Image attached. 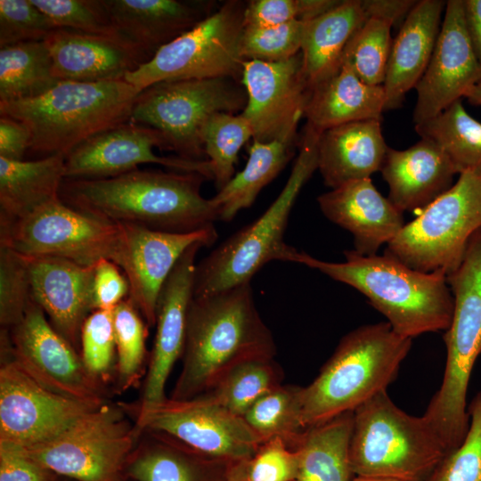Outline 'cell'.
Segmentation results:
<instances>
[{
  "label": "cell",
  "instance_id": "obj_1",
  "mask_svg": "<svg viewBox=\"0 0 481 481\" xmlns=\"http://www.w3.org/2000/svg\"><path fill=\"white\" fill-rule=\"evenodd\" d=\"M198 173L135 169L102 179L65 178L59 192L67 206L119 224L167 232L215 227L217 214Z\"/></svg>",
  "mask_w": 481,
  "mask_h": 481
},
{
  "label": "cell",
  "instance_id": "obj_2",
  "mask_svg": "<svg viewBox=\"0 0 481 481\" xmlns=\"http://www.w3.org/2000/svg\"><path fill=\"white\" fill-rule=\"evenodd\" d=\"M276 346L255 304L250 283L191 301L183 367L171 398L186 400L211 390L240 363L273 359Z\"/></svg>",
  "mask_w": 481,
  "mask_h": 481
},
{
  "label": "cell",
  "instance_id": "obj_3",
  "mask_svg": "<svg viewBox=\"0 0 481 481\" xmlns=\"http://www.w3.org/2000/svg\"><path fill=\"white\" fill-rule=\"evenodd\" d=\"M344 256L343 262H329L300 251L297 263L360 291L403 337L448 329L454 303L444 272L414 270L386 252L364 256L353 249Z\"/></svg>",
  "mask_w": 481,
  "mask_h": 481
},
{
  "label": "cell",
  "instance_id": "obj_4",
  "mask_svg": "<svg viewBox=\"0 0 481 481\" xmlns=\"http://www.w3.org/2000/svg\"><path fill=\"white\" fill-rule=\"evenodd\" d=\"M140 93L125 79L59 81L38 96L0 102V115L27 126L30 152L66 157L92 136L129 122Z\"/></svg>",
  "mask_w": 481,
  "mask_h": 481
},
{
  "label": "cell",
  "instance_id": "obj_5",
  "mask_svg": "<svg viewBox=\"0 0 481 481\" xmlns=\"http://www.w3.org/2000/svg\"><path fill=\"white\" fill-rule=\"evenodd\" d=\"M412 339L387 322L346 334L316 378L300 387L301 420L307 429L354 412L396 379Z\"/></svg>",
  "mask_w": 481,
  "mask_h": 481
},
{
  "label": "cell",
  "instance_id": "obj_6",
  "mask_svg": "<svg viewBox=\"0 0 481 481\" xmlns=\"http://www.w3.org/2000/svg\"><path fill=\"white\" fill-rule=\"evenodd\" d=\"M320 134L306 124L298 158L275 200L257 219L232 234L196 265L193 298L250 283L272 261L298 262L300 251L284 241V234L298 194L318 169Z\"/></svg>",
  "mask_w": 481,
  "mask_h": 481
},
{
  "label": "cell",
  "instance_id": "obj_7",
  "mask_svg": "<svg viewBox=\"0 0 481 481\" xmlns=\"http://www.w3.org/2000/svg\"><path fill=\"white\" fill-rule=\"evenodd\" d=\"M446 281L454 306L443 337L444 372L423 416L452 452L469 430L467 393L474 365L481 355V228L469 238L461 264L446 274Z\"/></svg>",
  "mask_w": 481,
  "mask_h": 481
},
{
  "label": "cell",
  "instance_id": "obj_8",
  "mask_svg": "<svg viewBox=\"0 0 481 481\" xmlns=\"http://www.w3.org/2000/svg\"><path fill=\"white\" fill-rule=\"evenodd\" d=\"M448 453L427 419L401 410L387 390L354 411L349 459L355 476L423 481Z\"/></svg>",
  "mask_w": 481,
  "mask_h": 481
},
{
  "label": "cell",
  "instance_id": "obj_9",
  "mask_svg": "<svg viewBox=\"0 0 481 481\" xmlns=\"http://www.w3.org/2000/svg\"><path fill=\"white\" fill-rule=\"evenodd\" d=\"M480 228L481 170L465 171L404 224L385 252L414 270L448 274L459 266L469 238Z\"/></svg>",
  "mask_w": 481,
  "mask_h": 481
},
{
  "label": "cell",
  "instance_id": "obj_10",
  "mask_svg": "<svg viewBox=\"0 0 481 481\" xmlns=\"http://www.w3.org/2000/svg\"><path fill=\"white\" fill-rule=\"evenodd\" d=\"M246 103L245 88L234 78L164 81L139 94L130 121L159 131L177 156L206 160L200 139L206 121L217 112L243 110Z\"/></svg>",
  "mask_w": 481,
  "mask_h": 481
},
{
  "label": "cell",
  "instance_id": "obj_11",
  "mask_svg": "<svg viewBox=\"0 0 481 481\" xmlns=\"http://www.w3.org/2000/svg\"><path fill=\"white\" fill-rule=\"evenodd\" d=\"M0 244L22 256L58 257L85 266L109 259L123 270L127 262L121 224L77 211L60 199L20 219H0Z\"/></svg>",
  "mask_w": 481,
  "mask_h": 481
},
{
  "label": "cell",
  "instance_id": "obj_12",
  "mask_svg": "<svg viewBox=\"0 0 481 481\" xmlns=\"http://www.w3.org/2000/svg\"><path fill=\"white\" fill-rule=\"evenodd\" d=\"M245 6L241 1L224 2L124 79L141 92L164 81L230 77L240 82Z\"/></svg>",
  "mask_w": 481,
  "mask_h": 481
},
{
  "label": "cell",
  "instance_id": "obj_13",
  "mask_svg": "<svg viewBox=\"0 0 481 481\" xmlns=\"http://www.w3.org/2000/svg\"><path fill=\"white\" fill-rule=\"evenodd\" d=\"M139 432L117 407L102 404L53 437L21 447L57 476L74 481H130L126 466Z\"/></svg>",
  "mask_w": 481,
  "mask_h": 481
},
{
  "label": "cell",
  "instance_id": "obj_14",
  "mask_svg": "<svg viewBox=\"0 0 481 481\" xmlns=\"http://www.w3.org/2000/svg\"><path fill=\"white\" fill-rule=\"evenodd\" d=\"M11 330L12 359L35 381L63 396L103 404L101 381L88 372L76 349L47 322L32 298L21 321Z\"/></svg>",
  "mask_w": 481,
  "mask_h": 481
},
{
  "label": "cell",
  "instance_id": "obj_15",
  "mask_svg": "<svg viewBox=\"0 0 481 481\" xmlns=\"http://www.w3.org/2000/svg\"><path fill=\"white\" fill-rule=\"evenodd\" d=\"M143 431L168 436L204 456L228 462L250 460L263 444L242 417L204 395L167 398L148 417Z\"/></svg>",
  "mask_w": 481,
  "mask_h": 481
},
{
  "label": "cell",
  "instance_id": "obj_16",
  "mask_svg": "<svg viewBox=\"0 0 481 481\" xmlns=\"http://www.w3.org/2000/svg\"><path fill=\"white\" fill-rule=\"evenodd\" d=\"M167 150L157 129L131 121L87 139L65 157V178L102 179L157 164L172 171L198 173L213 179L211 164L179 156H159L153 149Z\"/></svg>",
  "mask_w": 481,
  "mask_h": 481
},
{
  "label": "cell",
  "instance_id": "obj_17",
  "mask_svg": "<svg viewBox=\"0 0 481 481\" xmlns=\"http://www.w3.org/2000/svg\"><path fill=\"white\" fill-rule=\"evenodd\" d=\"M99 406L48 390L12 359L1 366L0 441L20 447L45 442Z\"/></svg>",
  "mask_w": 481,
  "mask_h": 481
},
{
  "label": "cell",
  "instance_id": "obj_18",
  "mask_svg": "<svg viewBox=\"0 0 481 481\" xmlns=\"http://www.w3.org/2000/svg\"><path fill=\"white\" fill-rule=\"evenodd\" d=\"M240 83L247 94L241 113L251 125L253 140L297 141L309 94L301 53L277 62L246 60Z\"/></svg>",
  "mask_w": 481,
  "mask_h": 481
},
{
  "label": "cell",
  "instance_id": "obj_19",
  "mask_svg": "<svg viewBox=\"0 0 481 481\" xmlns=\"http://www.w3.org/2000/svg\"><path fill=\"white\" fill-rule=\"evenodd\" d=\"M205 247L191 246L165 281L157 301L156 336L135 427L139 433L148 417L167 399L165 386L175 362L183 356L187 314L193 297L196 257Z\"/></svg>",
  "mask_w": 481,
  "mask_h": 481
},
{
  "label": "cell",
  "instance_id": "obj_20",
  "mask_svg": "<svg viewBox=\"0 0 481 481\" xmlns=\"http://www.w3.org/2000/svg\"><path fill=\"white\" fill-rule=\"evenodd\" d=\"M479 80L481 64L466 29L463 0H449L431 59L415 86L414 124L436 117L461 100Z\"/></svg>",
  "mask_w": 481,
  "mask_h": 481
},
{
  "label": "cell",
  "instance_id": "obj_21",
  "mask_svg": "<svg viewBox=\"0 0 481 481\" xmlns=\"http://www.w3.org/2000/svg\"><path fill=\"white\" fill-rule=\"evenodd\" d=\"M128 248L123 269L130 291L129 298L148 326L156 324L159 291L183 254L192 245L209 247L217 239L215 227L191 232L156 231L133 224H121Z\"/></svg>",
  "mask_w": 481,
  "mask_h": 481
},
{
  "label": "cell",
  "instance_id": "obj_22",
  "mask_svg": "<svg viewBox=\"0 0 481 481\" xmlns=\"http://www.w3.org/2000/svg\"><path fill=\"white\" fill-rule=\"evenodd\" d=\"M26 258L31 298L47 314L52 326L77 349L83 324L95 310L94 265L85 266L52 256Z\"/></svg>",
  "mask_w": 481,
  "mask_h": 481
},
{
  "label": "cell",
  "instance_id": "obj_23",
  "mask_svg": "<svg viewBox=\"0 0 481 481\" xmlns=\"http://www.w3.org/2000/svg\"><path fill=\"white\" fill-rule=\"evenodd\" d=\"M60 81L124 79L151 57L133 44L108 37L55 29L45 40Z\"/></svg>",
  "mask_w": 481,
  "mask_h": 481
},
{
  "label": "cell",
  "instance_id": "obj_24",
  "mask_svg": "<svg viewBox=\"0 0 481 481\" xmlns=\"http://www.w3.org/2000/svg\"><path fill=\"white\" fill-rule=\"evenodd\" d=\"M317 201L330 221L353 235L354 250L364 256L376 255L405 224L404 212L380 194L371 177L331 189Z\"/></svg>",
  "mask_w": 481,
  "mask_h": 481
},
{
  "label": "cell",
  "instance_id": "obj_25",
  "mask_svg": "<svg viewBox=\"0 0 481 481\" xmlns=\"http://www.w3.org/2000/svg\"><path fill=\"white\" fill-rule=\"evenodd\" d=\"M380 172L388 200L402 212L423 210L452 186L457 174L444 151L425 138L403 151L388 147Z\"/></svg>",
  "mask_w": 481,
  "mask_h": 481
},
{
  "label": "cell",
  "instance_id": "obj_26",
  "mask_svg": "<svg viewBox=\"0 0 481 481\" xmlns=\"http://www.w3.org/2000/svg\"><path fill=\"white\" fill-rule=\"evenodd\" d=\"M114 28L147 53L156 52L210 15L211 3L180 0H103Z\"/></svg>",
  "mask_w": 481,
  "mask_h": 481
},
{
  "label": "cell",
  "instance_id": "obj_27",
  "mask_svg": "<svg viewBox=\"0 0 481 481\" xmlns=\"http://www.w3.org/2000/svg\"><path fill=\"white\" fill-rule=\"evenodd\" d=\"M446 2L418 1L392 43L382 85L385 111L401 106L405 94L424 74L434 52Z\"/></svg>",
  "mask_w": 481,
  "mask_h": 481
},
{
  "label": "cell",
  "instance_id": "obj_28",
  "mask_svg": "<svg viewBox=\"0 0 481 481\" xmlns=\"http://www.w3.org/2000/svg\"><path fill=\"white\" fill-rule=\"evenodd\" d=\"M317 149L318 170L324 184L334 189L380 171L388 146L381 121L368 119L324 130Z\"/></svg>",
  "mask_w": 481,
  "mask_h": 481
},
{
  "label": "cell",
  "instance_id": "obj_29",
  "mask_svg": "<svg viewBox=\"0 0 481 481\" xmlns=\"http://www.w3.org/2000/svg\"><path fill=\"white\" fill-rule=\"evenodd\" d=\"M385 94L382 86L363 82L346 63L330 77L309 89L304 117L319 132L368 119H382Z\"/></svg>",
  "mask_w": 481,
  "mask_h": 481
},
{
  "label": "cell",
  "instance_id": "obj_30",
  "mask_svg": "<svg viewBox=\"0 0 481 481\" xmlns=\"http://www.w3.org/2000/svg\"><path fill=\"white\" fill-rule=\"evenodd\" d=\"M152 434L154 440L136 447L130 456V481H224L234 463L204 456L168 436Z\"/></svg>",
  "mask_w": 481,
  "mask_h": 481
},
{
  "label": "cell",
  "instance_id": "obj_31",
  "mask_svg": "<svg viewBox=\"0 0 481 481\" xmlns=\"http://www.w3.org/2000/svg\"><path fill=\"white\" fill-rule=\"evenodd\" d=\"M65 179V156L37 160L0 157V219L14 221L59 200Z\"/></svg>",
  "mask_w": 481,
  "mask_h": 481
},
{
  "label": "cell",
  "instance_id": "obj_32",
  "mask_svg": "<svg viewBox=\"0 0 481 481\" xmlns=\"http://www.w3.org/2000/svg\"><path fill=\"white\" fill-rule=\"evenodd\" d=\"M366 19L361 0H344L306 21L300 53L309 89L339 69L348 40Z\"/></svg>",
  "mask_w": 481,
  "mask_h": 481
},
{
  "label": "cell",
  "instance_id": "obj_33",
  "mask_svg": "<svg viewBox=\"0 0 481 481\" xmlns=\"http://www.w3.org/2000/svg\"><path fill=\"white\" fill-rule=\"evenodd\" d=\"M354 412L307 428L296 450L299 466L295 481H351L349 459Z\"/></svg>",
  "mask_w": 481,
  "mask_h": 481
},
{
  "label": "cell",
  "instance_id": "obj_34",
  "mask_svg": "<svg viewBox=\"0 0 481 481\" xmlns=\"http://www.w3.org/2000/svg\"><path fill=\"white\" fill-rule=\"evenodd\" d=\"M297 141L253 140L244 168L211 198L218 220L231 221L249 208L259 192L285 167L294 154Z\"/></svg>",
  "mask_w": 481,
  "mask_h": 481
},
{
  "label": "cell",
  "instance_id": "obj_35",
  "mask_svg": "<svg viewBox=\"0 0 481 481\" xmlns=\"http://www.w3.org/2000/svg\"><path fill=\"white\" fill-rule=\"evenodd\" d=\"M59 81L45 41L0 47V102L38 96Z\"/></svg>",
  "mask_w": 481,
  "mask_h": 481
},
{
  "label": "cell",
  "instance_id": "obj_36",
  "mask_svg": "<svg viewBox=\"0 0 481 481\" xmlns=\"http://www.w3.org/2000/svg\"><path fill=\"white\" fill-rule=\"evenodd\" d=\"M415 131L444 151L457 174L481 170V123L468 114L461 100L415 125Z\"/></svg>",
  "mask_w": 481,
  "mask_h": 481
},
{
  "label": "cell",
  "instance_id": "obj_37",
  "mask_svg": "<svg viewBox=\"0 0 481 481\" xmlns=\"http://www.w3.org/2000/svg\"><path fill=\"white\" fill-rule=\"evenodd\" d=\"M281 372L273 359H253L232 368L211 390L203 395L230 412L243 418L260 397L281 385Z\"/></svg>",
  "mask_w": 481,
  "mask_h": 481
},
{
  "label": "cell",
  "instance_id": "obj_38",
  "mask_svg": "<svg viewBox=\"0 0 481 481\" xmlns=\"http://www.w3.org/2000/svg\"><path fill=\"white\" fill-rule=\"evenodd\" d=\"M300 387L280 385L260 397L243 419L263 443L281 438L295 449L306 430L301 420Z\"/></svg>",
  "mask_w": 481,
  "mask_h": 481
},
{
  "label": "cell",
  "instance_id": "obj_39",
  "mask_svg": "<svg viewBox=\"0 0 481 481\" xmlns=\"http://www.w3.org/2000/svg\"><path fill=\"white\" fill-rule=\"evenodd\" d=\"M251 137V125L242 113L217 112L204 124L200 139L217 191L235 175L239 151Z\"/></svg>",
  "mask_w": 481,
  "mask_h": 481
},
{
  "label": "cell",
  "instance_id": "obj_40",
  "mask_svg": "<svg viewBox=\"0 0 481 481\" xmlns=\"http://www.w3.org/2000/svg\"><path fill=\"white\" fill-rule=\"evenodd\" d=\"M387 20L367 18L354 32L343 52L341 63L347 64L355 74L371 86H382L393 40Z\"/></svg>",
  "mask_w": 481,
  "mask_h": 481
},
{
  "label": "cell",
  "instance_id": "obj_41",
  "mask_svg": "<svg viewBox=\"0 0 481 481\" xmlns=\"http://www.w3.org/2000/svg\"><path fill=\"white\" fill-rule=\"evenodd\" d=\"M137 310L129 298L113 309L118 383L123 389L139 376L145 355L146 329Z\"/></svg>",
  "mask_w": 481,
  "mask_h": 481
},
{
  "label": "cell",
  "instance_id": "obj_42",
  "mask_svg": "<svg viewBox=\"0 0 481 481\" xmlns=\"http://www.w3.org/2000/svg\"><path fill=\"white\" fill-rule=\"evenodd\" d=\"M31 2L57 29L126 41L114 28L103 0H31Z\"/></svg>",
  "mask_w": 481,
  "mask_h": 481
},
{
  "label": "cell",
  "instance_id": "obj_43",
  "mask_svg": "<svg viewBox=\"0 0 481 481\" xmlns=\"http://www.w3.org/2000/svg\"><path fill=\"white\" fill-rule=\"evenodd\" d=\"M306 21L292 20L266 28H244L240 54L244 61L277 62L289 60L301 51Z\"/></svg>",
  "mask_w": 481,
  "mask_h": 481
},
{
  "label": "cell",
  "instance_id": "obj_44",
  "mask_svg": "<svg viewBox=\"0 0 481 481\" xmlns=\"http://www.w3.org/2000/svg\"><path fill=\"white\" fill-rule=\"evenodd\" d=\"M469 427L461 445L423 481H481V390L468 405Z\"/></svg>",
  "mask_w": 481,
  "mask_h": 481
},
{
  "label": "cell",
  "instance_id": "obj_45",
  "mask_svg": "<svg viewBox=\"0 0 481 481\" xmlns=\"http://www.w3.org/2000/svg\"><path fill=\"white\" fill-rule=\"evenodd\" d=\"M31 299L26 257L0 244V322L12 329L24 316Z\"/></svg>",
  "mask_w": 481,
  "mask_h": 481
},
{
  "label": "cell",
  "instance_id": "obj_46",
  "mask_svg": "<svg viewBox=\"0 0 481 481\" xmlns=\"http://www.w3.org/2000/svg\"><path fill=\"white\" fill-rule=\"evenodd\" d=\"M338 0H251L246 4L244 28H266L292 20L308 21L336 7Z\"/></svg>",
  "mask_w": 481,
  "mask_h": 481
},
{
  "label": "cell",
  "instance_id": "obj_47",
  "mask_svg": "<svg viewBox=\"0 0 481 481\" xmlns=\"http://www.w3.org/2000/svg\"><path fill=\"white\" fill-rule=\"evenodd\" d=\"M55 29L31 0H0V47L45 41Z\"/></svg>",
  "mask_w": 481,
  "mask_h": 481
},
{
  "label": "cell",
  "instance_id": "obj_48",
  "mask_svg": "<svg viewBox=\"0 0 481 481\" xmlns=\"http://www.w3.org/2000/svg\"><path fill=\"white\" fill-rule=\"evenodd\" d=\"M115 346L113 309L94 310L81 330V358L88 372L100 381L111 368Z\"/></svg>",
  "mask_w": 481,
  "mask_h": 481
},
{
  "label": "cell",
  "instance_id": "obj_49",
  "mask_svg": "<svg viewBox=\"0 0 481 481\" xmlns=\"http://www.w3.org/2000/svg\"><path fill=\"white\" fill-rule=\"evenodd\" d=\"M299 458L281 438L263 443L248 463V481H295Z\"/></svg>",
  "mask_w": 481,
  "mask_h": 481
},
{
  "label": "cell",
  "instance_id": "obj_50",
  "mask_svg": "<svg viewBox=\"0 0 481 481\" xmlns=\"http://www.w3.org/2000/svg\"><path fill=\"white\" fill-rule=\"evenodd\" d=\"M59 477L20 446L0 441V481H57Z\"/></svg>",
  "mask_w": 481,
  "mask_h": 481
},
{
  "label": "cell",
  "instance_id": "obj_51",
  "mask_svg": "<svg viewBox=\"0 0 481 481\" xmlns=\"http://www.w3.org/2000/svg\"><path fill=\"white\" fill-rule=\"evenodd\" d=\"M114 262L102 259L94 265V301L95 310H112L129 293L126 277Z\"/></svg>",
  "mask_w": 481,
  "mask_h": 481
},
{
  "label": "cell",
  "instance_id": "obj_52",
  "mask_svg": "<svg viewBox=\"0 0 481 481\" xmlns=\"http://www.w3.org/2000/svg\"><path fill=\"white\" fill-rule=\"evenodd\" d=\"M30 133L21 122L8 117L0 118V157L23 160L29 149Z\"/></svg>",
  "mask_w": 481,
  "mask_h": 481
},
{
  "label": "cell",
  "instance_id": "obj_53",
  "mask_svg": "<svg viewBox=\"0 0 481 481\" xmlns=\"http://www.w3.org/2000/svg\"><path fill=\"white\" fill-rule=\"evenodd\" d=\"M418 1L414 0H361L367 18H377L393 25L405 19Z\"/></svg>",
  "mask_w": 481,
  "mask_h": 481
},
{
  "label": "cell",
  "instance_id": "obj_54",
  "mask_svg": "<svg viewBox=\"0 0 481 481\" xmlns=\"http://www.w3.org/2000/svg\"><path fill=\"white\" fill-rule=\"evenodd\" d=\"M463 6L468 35L481 64V0H463Z\"/></svg>",
  "mask_w": 481,
  "mask_h": 481
},
{
  "label": "cell",
  "instance_id": "obj_55",
  "mask_svg": "<svg viewBox=\"0 0 481 481\" xmlns=\"http://www.w3.org/2000/svg\"><path fill=\"white\" fill-rule=\"evenodd\" d=\"M249 461H237L232 464L224 481H248Z\"/></svg>",
  "mask_w": 481,
  "mask_h": 481
},
{
  "label": "cell",
  "instance_id": "obj_56",
  "mask_svg": "<svg viewBox=\"0 0 481 481\" xmlns=\"http://www.w3.org/2000/svg\"><path fill=\"white\" fill-rule=\"evenodd\" d=\"M473 105L481 106V80H479L465 95Z\"/></svg>",
  "mask_w": 481,
  "mask_h": 481
},
{
  "label": "cell",
  "instance_id": "obj_57",
  "mask_svg": "<svg viewBox=\"0 0 481 481\" xmlns=\"http://www.w3.org/2000/svg\"><path fill=\"white\" fill-rule=\"evenodd\" d=\"M351 481H405V480L391 478V477H383L355 476Z\"/></svg>",
  "mask_w": 481,
  "mask_h": 481
},
{
  "label": "cell",
  "instance_id": "obj_58",
  "mask_svg": "<svg viewBox=\"0 0 481 481\" xmlns=\"http://www.w3.org/2000/svg\"><path fill=\"white\" fill-rule=\"evenodd\" d=\"M57 481H74V480H71V479H69V478H66V477H60L59 479Z\"/></svg>",
  "mask_w": 481,
  "mask_h": 481
}]
</instances>
